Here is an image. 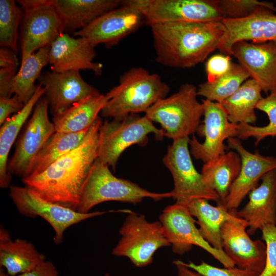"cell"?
<instances>
[{
    "label": "cell",
    "mask_w": 276,
    "mask_h": 276,
    "mask_svg": "<svg viewBox=\"0 0 276 276\" xmlns=\"http://www.w3.org/2000/svg\"><path fill=\"white\" fill-rule=\"evenodd\" d=\"M151 28L155 60L169 67L187 68L218 49L224 34L222 20L156 24Z\"/></svg>",
    "instance_id": "obj_1"
},
{
    "label": "cell",
    "mask_w": 276,
    "mask_h": 276,
    "mask_svg": "<svg viewBox=\"0 0 276 276\" xmlns=\"http://www.w3.org/2000/svg\"><path fill=\"white\" fill-rule=\"evenodd\" d=\"M99 129L42 173L22 178L23 183L44 199L77 211L84 183L98 157Z\"/></svg>",
    "instance_id": "obj_2"
},
{
    "label": "cell",
    "mask_w": 276,
    "mask_h": 276,
    "mask_svg": "<svg viewBox=\"0 0 276 276\" xmlns=\"http://www.w3.org/2000/svg\"><path fill=\"white\" fill-rule=\"evenodd\" d=\"M170 89L158 74L142 67H132L120 76L119 84L106 93L108 100L101 116L121 120L130 114L145 112L167 97Z\"/></svg>",
    "instance_id": "obj_3"
},
{
    "label": "cell",
    "mask_w": 276,
    "mask_h": 276,
    "mask_svg": "<svg viewBox=\"0 0 276 276\" xmlns=\"http://www.w3.org/2000/svg\"><path fill=\"white\" fill-rule=\"evenodd\" d=\"M169 197H172L171 192H150L134 182L116 177L109 166L97 157L84 183L77 211L89 213L96 205L108 201L136 204L145 198L160 200Z\"/></svg>",
    "instance_id": "obj_4"
},
{
    "label": "cell",
    "mask_w": 276,
    "mask_h": 276,
    "mask_svg": "<svg viewBox=\"0 0 276 276\" xmlns=\"http://www.w3.org/2000/svg\"><path fill=\"white\" fill-rule=\"evenodd\" d=\"M197 96L194 85L183 84L175 93L151 106L145 116L160 124L164 136L173 141L189 137L197 131L203 114V104Z\"/></svg>",
    "instance_id": "obj_5"
},
{
    "label": "cell",
    "mask_w": 276,
    "mask_h": 276,
    "mask_svg": "<svg viewBox=\"0 0 276 276\" xmlns=\"http://www.w3.org/2000/svg\"><path fill=\"white\" fill-rule=\"evenodd\" d=\"M121 238L111 254L126 257L136 267L151 264L159 248L171 246L159 221L148 222L144 215L128 214L119 230Z\"/></svg>",
    "instance_id": "obj_6"
},
{
    "label": "cell",
    "mask_w": 276,
    "mask_h": 276,
    "mask_svg": "<svg viewBox=\"0 0 276 276\" xmlns=\"http://www.w3.org/2000/svg\"><path fill=\"white\" fill-rule=\"evenodd\" d=\"M151 133L158 139L164 136L163 130L145 115L130 114L121 120H106L99 131L98 158L114 170L123 151L134 144H145Z\"/></svg>",
    "instance_id": "obj_7"
},
{
    "label": "cell",
    "mask_w": 276,
    "mask_h": 276,
    "mask_svg": "<svg viewBox=\"0 0 276 276\" xmlns=\"http://www.w3.org/2000/svg\"><path fill=\"white\" fill-rule=\"evenodd\" d=\"M24 10L19 38L21 62L39 49L49 46L65 32L62 19L53 0H19Z\"/></svg>",
    "instance_id": "obj_8"
},
{
    "label": "cell",
    "mask_w": 276,
    "mask_h": 276,
    "mask_svg": "<svg viewBox=\"0 0 276 276\" xmlns=\"http://www.w3.org/2000/svg\"><path fill=\"white\" fill-rule=\"evenodd\" d=\"M189 137L173 140L163 158V162L173 177L171 191L176 203L187 205L198 199L213 200L218 203L217 193L204 182L201 173L195 169L189 148Z\"/></svg>",
    "instance_id": "obj_9"
},
{
    "label": "cell",
    "mask_w": 276,
    "mask_h": 276,
    "mask_svg": "<svg viewBox=\"0 0 276 276\" xmlns=\"http://www.w3.org/2000/svg\"><path fill=\"white\" fill-rule=\"evenodd\" d=\"M9 189V196L18 212L27 217H40L48 222L54 231L53 240L57 245L63 242L64 232L70 226L106 213L117 212L111 210L82 213L47 200L26 186L12 185Z\"/></svg>",
    "instance_id": "obj_10"
},
{
    "label": "cell",
    "mask_w": 276,
    "mask_h": 276,
    "mask_svg": "<svg viewBox=\"0 0 276 276\" xmlns=\"http://www.w3.org/2000/svg\"><path fill=\"white\" fill-rule=\"evenodd\" d=\"M159 221L174 254L183 255L195 245L209 253L224 267L235 266L224 251L215 249L202 237L187 206L176 202L167 206L159 215Z\"/></svg>",
    "instance_id": "obj_11"
},
{
    "label": "cell",
    "mask_w": 276,
    "mask_h": 276,
    "mask_svg": "<svg viewBox=\"0 0 276 276\" xmlns=\"http://www.w3.org/2000/svg\"><path fill=\"white\" fill-rule=\"evenodd\" d=\"M148 26L171 22L222 20L224 15L214 0H131Z\"/></svg>",
    "instance_id": "obj_12"
},
{
    "label": "cell",
    "mask_w": 276,
    "mask_h": 276,
    "mask_svg": "<svg viewBox=\"0 0 276 276\" xmlns=\"http://www.w3.org/2000/svg\"><path fill=\"white\" fill-rule=\"evenodd\" d=\"M49 101L46 97H41L37 103L9 163L8 169L10 174L22 179L29 176L35 157L56 132L54 125L49 118Z\"/></svg>",
    "instance_id": "obj_13"
},
{
    "label": "cell",
    "mask_w": 276,
    "mask_h": 276,
    "mask_svg": "<svg viewBox=\"0 0 276 276\" xmlns=\"http://www.w3.org/2000/svg\"><path fill=\"white\" fill-rule=\"evenodd\" d=\"M144 22L143 14L131 0L123 1L119 7L102 14L74 35L85 38L94 47L102 44L110 48L136 31Z\"/></svg>",
    "instance_id": "obj_14"
},
{
    "label": "cell",
    "mask_w": 276,
    "mask_h": 276,
    "mask_svg": "<svg viewBox=\"0 0 276 276\" xmlns=\"http://www.w3.org/2000/svg\"><path fill=\"white\" fill-rule=\"evenodd\" d=\"M203 124L199 125L197 132L204 140L200 143L193 135L189 145L191 154L204 164L212 160L225 152L224 142L230 137H236L237 124L230 122L226 113L220 103L202 100Z\"/></svg>",
    "instance_id": "obj_15"
},
{
    "label": "cell",
    "mask_w": 276,
    "mask_h": 276,
    "mask_svg": "<svg viewBox=\"0 0 276 276\" xmlns=\"http://www.w3.org/2000/svg\"><path fill=\"white\" fill-rule=\"evenodd\" d=\"M247 222L235 216L221 227L223 250L237 267L259 275L266 261V246L261 240H252L247 232Z\"/></svg>",
    "instance_id": "obj_16"
},
{
    "label": "cell",
    "mask_w": 276,
    "mask_h": 276,
    "mask_svg": "<svg viewBox=\"0 0 276 276\" xmlns=\"http://www.w3.org/2000/svg\"><path fill=\"white\" fill-rule=\"evenodd\" d=\"M227 142L228 147L238 153L241 160L239 174L226 199L225 206L231 211L237 210L246 196L259 185L264 175L276 170V158L263 155L258 151L254 153L248 151L237 137H230Z\"/></svg>",
    "instance_id": "obj_17"
},
{
    "label": "cell",
    "mask_w": 276,
    "mask_h": 276,
    "mask_svg": "<svg viewBox=\"0 0 276 276\" xmlns=\"http://www.w3.org/2000/svg\"><path fill=\"white\" fill-rule=\"evenodd\" d=\"M274 12L264 9L246 17L223 19L225 32L218 50L230 56L233 45L239 41L276 43V15Z\"/></svg>",
    "instance_id": "obj_18"
},
{
    "label": "cell",
    "mask_w": 276,
    "mask_h": 276,
    "mask_svg": "<svg viewBox=\"0 0 276 276\" xmlns=\"http://www.w3.org/2000/svg\"><path fill=\"white\" fill-rule=\"evenodd\" d=\"M79 72L45 71L39 76L38 80L45 89L44 95L53 116L88 97L101 94L84 81Z\"/></svg>",
    "instance_id": "obj_19"
},
{
    "label": "cell",
    "mask_w": 276,
    "mask_h": 276,
    "mask_svg": "<svg viewBox=\"0 0 276 276\" xmlns=\"http://www.w3.org/2000/svg\"><path fill=\"white\" fill-rule=\"evenodd\" d=\"M95 48L84 37L75 38L63 32L50 45L49 64L54 72L89 70L100 76L103 65L94 61Z\"/></svg>",
    "instance_id": "obj_20"
},
{
    "label": "cell",
    "mask_w": 276,
    "mask_h": 276,
    "mask_svg": "<svg viewBox=\"0 0 276 276\" xmlns=\"http://www.w3.org/2000/svg\"><path fill=\"white\" fill-rule=\"evenodd\" d=\"M232 55L251 79L267 93L276 90V44L239 41L232 47Z\"/></svg>",
    "instance_id": "obj_21"
},
{
    "label": "cell",
    "mask_w": 276,
    "mask_h": 276,
    "mask_svg": "<svg viewBox=\"0 0 276 276\" xmlns=\"http://www.w3.org/2000/svg\"><path fill=\"white\" fill-rule=\"evenodd\" d=\"M261 180L249 193L247 203L239 211H233L247 222L250 235L265 226L276 225V170L266 173Z\"/></svg>",
    "instance_id": "obj_22"
},
{
    "label": "cell",
    "mask_w": 276,
    "mask_h": 276,
    "mask_svg": "<svg viewBox=\"0 0 276 276\" xmlns=\"http://www.w3.org/2000/svg\"><path fill=\"white\" fill-rule=\"evenodd\" d=\"M46 260L31 242L22 239L12 240L9 232L0 228V266L10 276L29 271Z\"/></svg>",
    "instance_id": "obj_23"
},
{
    "label": "cell",
    "mask_w": 276,
    "mask_h": 276,
    "mask_svg": "<svg viewBox=\"0 0 276 276\" xmlns=\"http://www.w3.org/2000/svg\"><path fill=\"white\" fill-rule=\"evenodd\" d=\"M120 0H53L65 31L81 30L106 12L119 7Z\"/></svg>",
    "instance_id": "obj_24"
},
{
    "label": "cell",
    "mask_w": 276,
    "mask_h": 276,
    "mask_svg": "<svg viewBox=\"0 0 276 276\" xmlns=\"http://www.w3.org/2000/svg\"><path fill=\"white\" fill-rule=\"evenodd\" d=\"M102 123L99 116L93 125L84 131L74 133L55 132L35 157L29 176L42 173L58 158L78 147L100 129Z\"/></svg>",
    "instance_id": "obj_25"
},
{
    "label": "cell",
    "mask_w": 276,
    "mask_h": 276,
    "mask_svg": "<svg viewBox=\"0 0 276 276\" xmlns=\"http://www.w3.org/2000/svg\"><path fill=\"white\" fill-rule=\"evenodd\" d=\"M45 88L40 84L23 108L17 113L9 117L1 126L0 129V187L2 189L10 187L11 174L8 169V159L10 150L19 132L31 114L37 103L44 95Z\"/></svg>",
    "instance_id": "obj_26"
},
{
    "label": "cell",
    "mask_w": 276,
    "mask_h": 276,
    "mask_svg": "<svg viewBox=\"0 0 276 276\" xmlns=\"http://www.w3.org/2000/svg\"><path fill=\"white\" fill-rule=\"evenodd\" d=\"M108 100L106 95L91 96L54 116L55 131L74 133L88 129L99 117Z\"/></svg>",
    "instance_id": "obj_27"
},
{
    "label": "cell",
    "mask_w": 276,
    "mask_h": 276,
    "mask_svg": "<svg viewBox=\"0 0 276 276\" xmlns=\"http://www.w3.org/2000/svg\"><path fill=\"white\" fill-rule=\"evenodd\" d=\"M241 166V158L234 150L225 152L203 165L201 174L205 183L218 195V203L225 205L226 198Z\"/></svg>",
    "instance_id": "obj_28"
},
{
    "label": "cell",
    "mask_w": 276,
    "mask_h": 276,
    "mask_svg": "<svg viewBox=\"0 0 276 276\" xmlns=\"http://www.w3.org/2000/svg\"><path fill=\"white\" fill-rule=\"evenodd\" d=\"M187 207L193 217L197 219L202 237L215 249L223 251L221 227L235 216L234 212L228 211L224 204L217 203L214 206L204 199L194 200Z\"/></svg>",
    "instance_id": "obj_29"
},
{
    "label": "cell",
    "mask_w": 276,
    "mask_h": 276,
    "mask_svg": "<svg viewBox=\"0 0 276 276\" xmlns=\"http://www.w3.org/2000/svg\"><path fill=\"white\" fill-rule=\"evenodd\" d=\"M262 88L254 79L245 81L232 95L222 101L228 121L235 124H255L256 106L262 98Z\"/></svg>",
    "instance_id": "obj_30"
},
{
    "label": "cell",
    "mask_w": 276,
    "mask_h": 276,
    "mask_svg": "<svg viewBox=\"0 0 276 276\" xmlns=\"http://www.w3.org/2000/svg\"><path fill=\"white\" fill-rule=\"evenodd\" d=\"M50 45L41 48L20 63L12 86V93L17 95L25 104L34 94L42 68L49 64Z\"/></svg>",
    "instance_id": "obj_31"
},
{
    "label": "cell",
    "mask_w": 276,
    "mask_h": 276,
    "mask_svg": "<svg viewBox=\"0 0 276 276\" xmlns=\"http://www.w3.org/2000/svg\"><path fill=\"white\" fill-rule=\"evenodd\" d=\"M249 77V75L241 65L232 63L229 70L224 75L212 81H206L200 84L197 95L221 103L236 92Z\"/></svg>",
    "instance_id": "obj_32"
},
{
    "label": "cell",
    "mask_w": 276,
    "mask_h": 276,
    "mask_svg": "<svg viewBox=\"0 0 276 276\" xmlns=\"http://www.w3.org/2000/svg\"><path fill=\"white\" fill-rule=\"evenodd\" d=\"M256 109L265 112L268 116L269 123L264 126H255L249 124H237L236 137L245 140L249 137L255 139V145L268 136H276V90L270 93L265 98L262 97Z\"/></svg>",
    "instance_id": "obj_33"
},
{
    "label": "cell",
    "mask_w": 276,
    "mask_h": 276,
    "mask_svg": "<svg viewBox=\"0 0 276 276\" xmlns=\"http://www.w3.org/2000/svg\"><path fill=\"white\" fill-rule=\"evenodd\" d=\"M22 12L13 0H0V45L17 53L18 27Z\"/></svg>",
    "instance_id": "obj_34"
},
{
    "label": "cell",
    "mask_w": 276,
    "mask_h": 276,
    "mask_svg": "<svg viewBox=\"0 0 276 276\" xmlns=\"http://www.w3.org/2000/svg\"><path fill=\"white\" fill-rule=\"evenodd\" d=\"M225 18H241L247 17L261 10L268 9L276 12L274 4L256 0H214Z\"/></svg>",
    "instance_id": "obj_35"
},
{
    "label": "cell",
    "mask_w": 276,
    "mask_h": 276,
    "mask_svg": "<svg viewBox=\"0 0 276 276\" xmlns=\"http://www.w3.org/2000/svg\"><path fill=\"white\" fill-rule=\"evenodd\" d=\"M178 263L200 273L203 276H258L259 274L238 267L219 268L205 262L197 264L192 262L186 263L175 260Z\"/></svg>",
    "instance_id": "obj_36"
},
{
    "label": "cell",
    "mask_w": 276,
    "mask_h": 276,
    "mask_svg": "<svg viewBox=\"0 0 276 276\" xmlns=\"http://www.w3.org/2000/svg\"><path fill=\"white\" fill-rule=\"evenodd\" d=\"M261 231L266 256L264 268L258 276H276V225L265 226Z\"/></svg>",
    "instance_id": "obj_37"
},
{
    "label": "cell",
    "mask_w": 276,
    "mask_h": 276,
    "mask_svg": "<svg viewBox=\"0 0 276 276\" xmlns=\"http://www.w3.org/2000/svg\"><path fill=\"white\" fill-rule=\"evenodd\" d=\"M229 56L216 54L210 57L205 64L207 81H212L226 73L232 65Z\"/></svg>",
    "instance_id": "obj_38"
},
{
    "label": "cell",
    "mask_w": 276,
    "mask_h": 276,
    "mask_svg": "<svg viewBox=\"0 0 276 276\" xmlns=\"http://www.w3.org/2000/svg\"><path fill=\"white\" fill-rule=\"evenodd\" d=\"M24 105L16 95L10 97L0 98V125H3L11 114L18 112Z\"/></svg>",
    "instance_id": "obj_39"
},
{
    "label": "cell",
    "mask_w": 276,
    "mask_h": 276,
    "mask_svg": "<svg viewBox=\"0 0 276 276\" xmlns=\"http://www.w3.org/2000/svg\"><path fill=\"white\" fill-rule=\"evenodd\" d=\"M0 276H10L0 269ZM14 276H59L55 265L50 261L45 260L31 270Z\"/></svg>",
    "instance_id": "obj_40"
},
{
    "label": "cell",
    "mask_w": 276,
    "mask_h": 276,
    "mask_svg": "<svg viewBox=\"0 0 276 276\" xmlns=\"http://www.w3.org/2000/svg\"><path fill=\"white\" fill-rule=\"evenodd\" d=\"M16 68H0V98L12 97V86Z\"/></svg>",
    "instance_id": "obj_41"
},
{
    "label": "cell",
    "mask_w": 276,
    "mask_h": 276,
    "mask_svg": "<svg viewBox=\"0 0 276 276\" xmlns=\"http://www.w3.org/2000/svg\"><path fill=\"white\" fill-rule=\"evenodd\" d=\"M19 61L17 53L10 48H0V68H18Z\"/></svg>",
    "instance_id": "obj_42"
},
{
    "label": "cell",
    "mask_w": 276,
    "mask_h": 276,
    "mask_svg": "<svg viewBox=\"0 0 276 276\" xmlns=\"http://www.w3.org/2000/svg\"><path fill=\"white\" fill-rule=\"evenodd\" d=\"M177 269V276H203L200 273L178 263L176 261H173Z\"/></svg>",
    "instance_id": "obj_43"
},
{
    "label": "cell",
    "mask_w": 276,
    "mask_h": 276,
    "mask_svg": "<svg viewBox=\"0 0 276 276\" xmlns=\"http://www.w3.org/2000/svg\"><path fill=\"white\" fill-rule=\"evenodd\" d=\"M104 276H110L109 273H106Z\"/></svg>",
    "instance_id": "obj_44"
},
{
    "label": "cell",
    "mask_w": 276,
    "mask_h": 276,
    "mask_svg": "<svg viewBox=\"0 0 276 276\" xmlns=\"http://www.w3.org/2000/svg\"><path fill=\"white\" fill-rule=\"evenodd\" d=\"M276 44V43H275Z\"/></svg>",
    "instance_id": "obj_45"
}]
</instances>
